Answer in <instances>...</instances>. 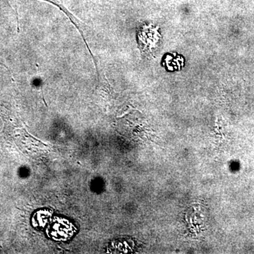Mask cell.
Masks as SVG:
<instances>
[{
  "label": "cell",
  "mask_w": 254,
  "mask_h": 254,
  "mask_svg": "<svg viewBox=\"0 0 254 254\" xmlns=\"http://www.w3.org/2000/svg\"><path fill=\"white\" fill-rule=\"evenodd\" d=\"M43 1H48V2L51 3V4L55 5V6H58L60 9L63 10L64 12L65 13L70 19H71V21H73V23H75V25H76V18L73 17V15L71 14V13L68 11L67 9L65 8L64 5L63 4V0H43Z\"/></svg>",
  "instance_id": "obj_1"
}]
</instances>
